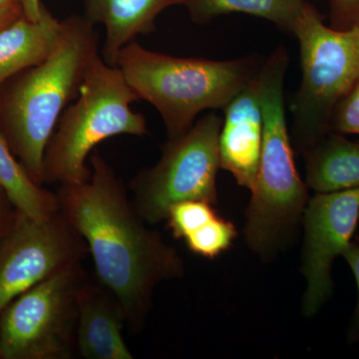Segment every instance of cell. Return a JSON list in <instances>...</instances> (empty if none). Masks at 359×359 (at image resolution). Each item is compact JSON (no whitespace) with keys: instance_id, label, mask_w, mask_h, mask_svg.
Masks as SVG:
<instances>
[{"instance_id":"cell-1","label":"cell","mask_w":359,"mask_h":359,"mask_svg":"<svg viewBox=\"0 0 359 359\" xmlns=\"http://www.w3.org/2000/svg\"><path fill=\"white\" fill-rule=\"evenodd\" d=\"M89 162L88 181L62 184L56 191L59 212L86 243L97 280L114 295L126 327L136 334L147 320L156 287L183 278L185 264L173 245L149 228L98 151Z\"/></svg>"},{"instance_id":"cell-2","label":"cell","mask_w":359,"mask_h":359,"mask_svg":"<svg viewBox=\"0 0 359 359\" xmlns=\"http://www.w3.org/2000/svg\"><path fill=\"white\" fill-rule=\"evenodd\" d=\"M61 22L60 37L50 55L15 75L0 94V131L39 185L47 143L99 55L98 32L86 16L71 15Z\"/></svg>"},{"instance_id":"cell-3","label":"cell","mask_w":359,"mask_h":359,"mask_svg":"<svg viewBox=\"0 0 359 359\" xmlns=\"http://www.w3.org/2000/svg\"><path fill=\"white\" fill-rule=\"evenodd\" d=\"M290 57L278 47L261 70L264 134L256 182L245 211V240L263 261H273L294 242L309 202L308 187L295 166L287 124L285 78Z\"/></svg>"},{"instance_id":"cell-4","label":"cell","mask_w":359,"mask_h":359,"mask_svg":"<svg viewBox=\"0 0 359 359\" xmlns=\"http://www.w3.org/2000/svg\"><path fill=\"white\" fill-rule=\"evenodd\" d=\"M256 55L233 60L176 57L130 42L118 54L121 70L139 100L162 117L168 140L187 133L205 110H224L263 65Z\"/></svg>"},{"instance_id":"cell-5","label":"cell","mask_w":359,"mask_h":359,"mask_svg":"<svg viewBox=\"0 0 359 359\" xmlns=\"http://www.w3.org/2000/svg\"><path fill=\"white\" fill-rule=\"evenodd\" d=\"M138 100L121 70L99 54L87 70L79 95L62 113L47 143L42 184L88 181L92 172L87 159L98 144L118 135H148L145 116L131 108Z\"/></svg>"},{"instance_id":"cell-6","label":"cell","mask_w":359,"mask_h":359,"mask_svg":"<svg viewBox=\"0 0 359 359\" xmlns=\"http://www.w3.org/2000/svg\"><path fill=\"white\" fill-rule=\"evenodd\" d=\"M292 35L299 40L302 81L290 101L292 142L302 155L330 133L332 113L359 79V25L339 30L306 2Z\"/></svg>"},{"instance_id":"cell-7","label":"cell","mask_w":359,"mask_h":359,"mask_svg":"<svg viewBox=\"0 0 359 359\" xmlns=\"http://www.w3.org/2000/svg\"><path fill=\"white\" fill-rule=\"evenodd\" d=\"M83 262L47 276L0 314V359H71L76 351Z\"/></svg>"},{"instance_id":"cell-8","label":"cell","mask_w":359,"mask_h":359,"mask_svg":"<svg viewBox=\"0 0 359 359\" xmlns=\"http://www.w3.org/2000/svg\"><path fill=\"white\" fill-rule=\"evenodd\" d=\"M223 119L203 116L179 138L167 140L160 160L130 183L135 208L150 226L165 221L172 205L184 201L218 203L219 138Z\"/></svg>"},{"instance_id":"cell-9","label":"cell","mask_w":359,"mask_h":359,"mask_svg":"<svg viewBox=\"0 0 359 359\" xmlns=\"http://www.w3.org/2000/svg\"><path fill=\"white\" fill-rule=\"evenodd\" d=\"M88 254L86 243L60 212L35 221L18 212L0 235V314L26 290Z\"/></svg>"},{"instance_id":"cell-10","label":"cell","mask_w":359,"mask_h":359,"mask_svg":"<svg viewBox=\"0 0 359 359\" xmlns=\"http://www.w3.org/2000/svg\"><path fill=\"white\" fill-rule=\"evenodd\" d=\"M358 221L359 188L309 198L302 219V273L306 282L302 309L306 318L316 316L332 297V264L353 242Z\"/></svg>"},{"instance_id":"cell-11","label":"cell","mask_w":359,"mask_h":359,"mask_svg":"<svg viewBox=\"0 0 359 359\" xmlns=\"http://www.w3.org/2000/svg\"><path fill=\"white\" fill-rule=\"evenodd\" d=\"M224 112L219 138V166L233 177L238 186L250 191L256 182L263 145L259 71L231 99Z\"/></svg>"},{"instance_id":"cell-12","label":"cell","mask_w":359,"mask_h":359,"mask_svg":"<svg viewBox=\"0 0 359 359\" xmlns=\"http://www.w3.org/2000/svg\"><path fill=\"white\" fill-rule=\"evenodd\" d=\"M124 311L100 283L87 280L78 297L76 351L85 359H133L123 337Z\"/></svg>"},{"instance_id":"cell-13","label":"cell","mask_w":359,"mask_h":359,"mask_svg":"<svg viewBox=\"0 0 359 359\" xmlns=\"http://www.w3.org/2000/svg\"><path fill=\"white\" fill-rule=\"evenodd\" d=\"M184 0H84L85 14L93 25L106 30L103 60L116 66L123 47L139 35L156 30V20L169 7L183 6Z\"/></svg>"},{"instance_id":"cell-14","label":"cell","mask_w":359,"mask_h":359,"mask_svg":"<svg viewBox=\"0 0 359 359\" xmlns=\"http://www.w3.org/2000/svg\"><path fill=\"white\" fill-rule=\"evenodd\" d=\"M62 22L43 6L41 18L30 20L25 15L0 30V85L39 65L55 48Z\"/></svg>"},{"instance_id":"cell-15","label":"cell","mask_w":359,"mask_h":359,"mask_svg":"<svg viewBox=\"0 0 359 359\" xmlns=\"http://www.w3.org/2000/svg\"><path fill=\"white\" fill-rule=\"evenodd\" d=\"M302 156L308 189L330 193L359 188V141L330 132Z\"/></svg>"},{"instance_id":"cell-16","label":"cell","mask_w":359,"mask_h":359,"mask_svg":"<svg viewBox=\"0 0 359 359\" xmlns=\"http://www.w3.org/2000/svg\"><path fill=\"white\" fill-rule=\"evenodd\" d=\"M0 188L16 212L35 219L45 221L59 212L55 193L49 192L33 181L9 147L0 131Z\"/></svg>"},{"instance_id":"cell-17","label":"cell","mask_w":359,"mask_h":359,"mask_svg":"<svg viewBox=\"0 0 359 359\" xmlns=\"http://www.w3.org/2000/svg\"><path fill=\"white\" fill-rule=\"evenodd\" d=\"M306 0H184L191 20L204 25L230 13H245L273 23L292 34Z\"/></svg>"},{"instance_id":"cell-18","label":"cell","mask_w":359,"mask_h":359,"mask_svg":"<svg viewBox=\"0 0 359 359\" xmlns=\"http://www.w3.org/2000/svg\"><path fill=\"white\" fill-rule=\"evenodd\" d=\"M237 235L235 224L218 214L184 241L194 254L212 259L230 249Z\"/></svg>"},{"instance_id":"cell-19","label":"cell","mask_w":359,"mask_h":359,"mask_svg":"<svg viewBox=\"0 0 359 359\" xmlns=\"http://www.w3.org/2000/svg\"><path fill=\"white\" fill-rule=\"evenodd\" d=\"M218 215L214 205L204 201H184L169 208L166 219L168 228L174 238L188 237L194 231Z\"/></svg>"},{"instance_id":"cell-20","label":"cell","mask_w":359,"mask_h":359,"mask_svg":"<svg viewBox=\"0 0 359 359\" xmlns=\"http://www.w3.org/2000/svg\"><path fill=\"white\" fill-rule=\"evenodd\" d=\"M330 132L359 135V79L335 107L330 118Z\"/></svg>"},{"instance_id":"cell-21","label":"cell","mask_w":359,"mask_h":359,"mask_svg":"<svg viewBox=\"0 0 359 359\" xmlns=\"http://www.w3.org/2000/svg\"><path fill=\"white\" fill-rule=\"evenodd\" d=\"M330 26L339 30L359 25V0H330Z\"/></svg>"},{"instance_id":"cell-22","label":"cell","mask_w":359,"mask_h":359,"mask_svg":"<svg viewBox=\"0 0 359 359\" xmlns=\"http://www.w3.org/2000/svg\"><path fill=\"white\" fill-rule=\"evenodd\" d=\"M342 257L346 259L349 268L353 271L356 285H358V301L351 320L348 332V340L356 342L359 340V238H354L351 244L347 248Z\"/></svg>"},{"instance_id":"cell-23","label":"cell","mask_w":359,"mask_h":359,"mask_svg":"<svg viewBox=\"0 0 359 359\" xmlns=\"http://www.w3.org/2000/svg\"><path fill=\"white\" fill-rule=\"evenodd\" d=\"M23 15L30 20H39L41 18L43 4L40 0H21Z\"/></svg>"},{"instance_id":"cell-24","label":"cell","mask_w":359,"mask_h":359,"mask_svg":"<svg viewBox=\"0 0 359 359\" xmlns=\"http://www.w3.org/2000/svg\"><path fill=\"white\" fill-rule=\"evenodd\" d=\"M22 14L21 0H0V15L16 18Z\"/></svg>"},{"instance_id":"cell-25","label":"cell","mask_w":359,"mask_h":359,"mask_svg":"<svg viewBox=\"0 0 359 359\" xmlns=\"http://www.w3.org/2000/svg\"><path fill=\"white\" fill-rule=\"evenodd\" d=\"M0 204H1V203H0ZM13 221H7L6 214L4 215V211H2L1 207H0V235H1V233H4V231H6L9 226H11V224L13 223Z\"/></svg>"},{"instance_id":"cell-26","label":"cell","mask_w":359,"mask_h":359,"mask_svg":"<svg viewBox=\"0 0 359 359\" xmlns=\"http://www.w3.org/2000/svg\"><path fill=\"white\" fill-rule=\"evenodd\" d=\"M16 18H8V16L0 15V30H1L2 28L4 27V26L9 25V23H11V21L16 20Z\"/></svg>"},{"instance_id":"cell-27","label":"cell","mask_w":359,"mask_h":359,"mask_svg":"<svg viewBox=\"0 0 359 359\" xmlns=\"http://www.w3.org/2000/svg\"><path fill=\"white\" fill-rule=\"evenodd\" d=\"M4 199H6V194H4V190L0 188V203H1Z\"/></svg>"}]
</instances>
